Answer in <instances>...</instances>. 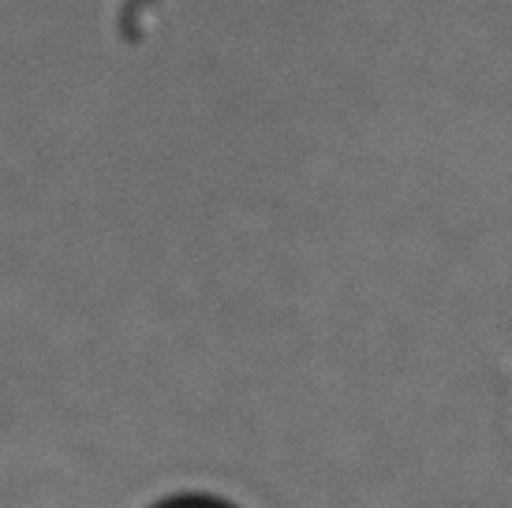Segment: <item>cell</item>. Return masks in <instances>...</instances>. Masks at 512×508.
Instances as JSON below:
<instances>
[{"label": "cell", "mask_w": 512, "mask_h": 508, "mask_svg": "<svg viewBox=\"0 0 512 508\" xmlns=\"http://www.w3.org/2000/svg\"><path fill=\"white\" fill-rule=\"evenodd\" d=\"M154 508H236V505H228V501L210 494H187V497H169V501H161Z\"/></svg>", "instance_id": "cell-1"}]
</instances>
